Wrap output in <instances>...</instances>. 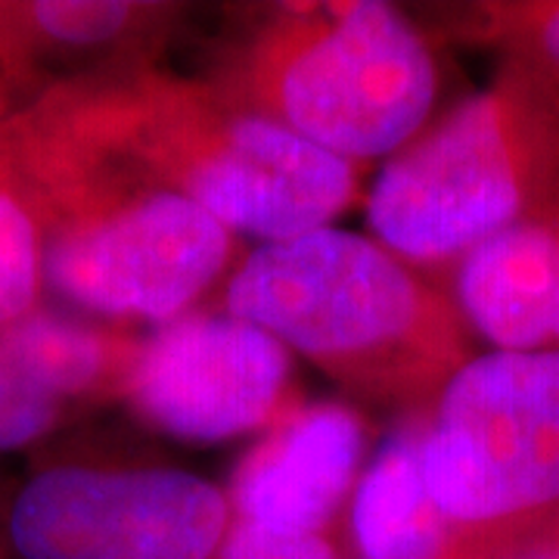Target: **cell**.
<instances>
[{
	"label": "cell",
	"instance_id": "18",
	"mask_svg": "<svg viewBox=\"0 0 559 559\" xmlns=\"http://www.w3.org/2000/svg\"><path fill=\"white\" fill-rule=\"evenodd\" d=\"M10 500H13V485L0 479V559H10V544H7V516H10Z\"/></svg>",
	"mask_w": 559,
	"mask_h": 559
},
{
	"label": "cell",
	"instance_id": "8",
	"mask_svg": "<svg viewBox=\"0 0 559 559\" xmlns=\"http://www.w3.org/2000/svg\"><path fill=\"white\" fill-rule=\"evenodd\" d=\"M293 352L227 311H187L140 340L121 401L180 441H227L267 429L293 404Z\"/></svg>",
	"mask_w": 559,
	"mask_h": 559
},
{
	"label": "cell",
	"instance_id": "6",
	"mask_svg": "<svg viewBox=\"0 0 559 559\" xmlns=\"http://www.w3.org/2000/svg\"><path fill=\"white\" fill-rule=\"evenodd\" d=\"M423 473L448 559H510L559 544V352H485L426 419Z\"/></svg>",
	"mask_w": 559,
	"mask_h": 559
},
{
	"label": "cell",
	"instance_id": "11",
	"mask_svg": "<svg viewBox=\"0 0 559 559\" xmlns=\"http://www.w3.org/2000/svg\"><path fill=\"white\" fill-rule=\"evenodd\" d=\"M451 293L491 352H559V175L460 261Z\"/></svg>",
	"mask_w": 559,
	"mask_h": 559
},
{
	"label": "cell",
	"instance_id": "3",
	"mask_svg": "<svg viewBox=\"0 0 559 559\" xmlns=\"http://www.w3.org/2000/svg\"><path fill=\"white\" fill-rule=\"evenodd\" d=\"M0 134L40 240L44 293L109 320L187 314L227 271L234 230L13 106Z\"/></svg>",
	"mask_w": 559,
	"mask_h": 559
},
{
	"label": "cell",
	"instance_id": "1",
	"mask_svg": "<svg viewBox=\"0 0 559 559\" xmlns=\"http://www.w3.org/2000/svg\"><path fill=\"white\" fill-rule=\"evenodd\" d=\"M25 106L234 234L264 242L330 227L358 200L360 165L162 62L53 87Z\"/></svg>",
	"mask_w": 559,
	"mask_h": 559
},
{
	"label": "cell",
	"instance_id": "12",
	"mask_svg": "<svg viewBox=\"0 0 559 559\" xmlns=\"http://www.w3.org/2000/svg\"><path fill=\"white\" fill-rule=\"evenodd\" d=\"M429 411L404 414L377 448L352 500L360 559H448V525L423 473Z\"/></svg>",
	"mask_w": 559,
	"mask_h": 559
},
{
	"label": "cell",
	"instance_id": "9",
	"mask_svg": "<svg viewBox=\"0 0 559 559\" xmlns=\"http://www.w3.org/2000/svg\"><path fill=\"white\" fill-rule=\"evenodd\" d=\"M183 3L146 0H0V94L22 97L156 66Z\"/></svg>",
	"mask_w": 559,
	"mask_h": 559
},
{
	"label": "cell",
	"instance_id": "2",
	"mask_svg": "<svg viewBox=\"0 0 559 559\" xmlns=\"http://www.w3.org/2000/svg\"><path fill=\"white\" fill-rule=\"evenodd\" d=\"M224 311L267 330L345 392L429 411L473 355L454 293L377 237L318 227L261 242L234 271Z\"/></svg>",
	"mask_w": 559,
	"mask_h": 559
},
{
	"label": "cell",
	"instance_id": "5",
	"mask_svg": "<svg viewBox=\"0 0 559 559\" xmlns=\"http://www.w3.org/2000/svg\"><path fill=\"white\" fill-rule=\"evenodd\" d=\"M559 175V81L498 60L491 81L382 165L367 221L419 271H457Z\"/></svg>",
	"mask_w": 559,
	"mask_h": 559
},
{
	"label": "cell",
	"instance_id": "7",
	"mask_svg": "<svg viewBox=\"0 0 559 559\" xmlns=\"http://www.w3.org/2000/svg\"><path fill=\"white\" fill-rule=\"evenodd\" d=\"M227 491L153 463L57 460L13 488L10 559H215Z\"/></svg>",
	"mask_w": 559,
	"mask_h": 559
},
{
	"label": "cell",
	"instance_id": "20",
	"mask_svg": "<svg viewBox=\"0 0 559 559\" xmlns=\"http://www.w3.org/2000/svg\"><path fill=\"white\" fill-rule=\"evenodd\" d=\"M10 109H13V106H10V103H7V97L0 94V119H3V116H7Z\"/></svg>",
	"mask_w": 559,
	"mask_h": 559
},
{
	"label": "cell",
	"instance_id": "10",
	"mask_svg": "<svg viewBox=\"0 0 559 559\" xmlns=\"http://www.w3.org/2000/svg\"><path fill=\"white\" fill-rule=\"evenodd\" d=\"M367 426L340 401L289 404L237 463L234 522L286 535H330L358 485Z\"/></svg>",
	"mask_w": 559,
	"mask_h": 559
},
{
	"label": "cell",
	"instance_id": "14",
	"mask_svg": "<svg viewBox=\"0 0 559 559\" xmlns=\"http://www.w3.org/2000/svg\"><path fill=\"white\" fill-rule=\"evenodd\" d=\"M429 20L448 38L495 50L559 81V0H476L448 3Z\"/></svg>",
	"mask_w": 559,
	"mask_h": 559
},
{
	"label": "cell",
	"instance_id": "4",
	"mask_svg": "<svg viewBox=\"0 0 559 559\" xmlns=\"http://www.w3.org/2000/svg\"><path fill=\"white\" fill-rule=\"evenodd\" d=\"M432 35L382 0L274 3L224 44L221 94L336 159L395 156L432 119L441 69Z\"/></svg>",
	"mask_w": 559,
	"mask_h": 559
},
{
	"label": "cell",
	"instance_id": "16",
	"mask_svg": "<svg viewBox=\"0 0 559 559\" xmlns=\"http://www.w3.org/2000/svg\"><path fill=\"white\" fill-rule=\"evenodd\" d=\"M75 411L47 392L0 336V451H20L57 432Z\"/></svg>",
	"mask_w": 559,
	"mask_h": 559
},
{
	"label": "cell",
	"instance_id": "19",
	"mask_svg": "<svg viewBox=\"0 0 559 559\" xmlns=\"http://www.w3.org/2000/svg\"><path fill=\"white\" fill-rule=\"evenodd\" d=\"M510 559H559V544H538V547L513 554Z\"/></svg>",
	"mask_w": 559,
	"mask_h": 559
},
{
	"label": "cell",
	"instance_id": "17",
	"mask_svg": "<svg viewBox=\"0 0 559 559\" xmlns=\"http://www.w3.org/2000/svg\"><path fill=\"white\" fill-rule=\"evenodd\" d=\"M215 559H348L330 535H286L234 522Z\"/></svg>",
	"mask_w": 559,
	"mask_h": 559
},
{
	"label": "cell",
	"instance_id": "13",
	"mask_svg": "<svg viewBox=\"0 0 559 559\" xmlns=\"http://www.w3.org/2000/svg\"><path fill=\"white\" fill-rule=\"evenodd\" d=\"M0 336L35 380L72 411L121 401L140 340L38 305L22 318L3 320Z\"/></svg>",
	"mask_w": 559,
	"mask_h": 559
},
{
	"label": "cell",
	"instance_id": "15",
	"mask_svg": "<svg viewBox=\"0 0 559 559\" xmlns=\"http://www.w3.org/2000/svg\"><path fill=\"white\" fill-rule=\"evenodd\" d=\"M44 299L40 240L0 134V323L35 311Z\"/></svg>",
	"mask_w": 559,
	"mask_h": 559
}]
</instances>
